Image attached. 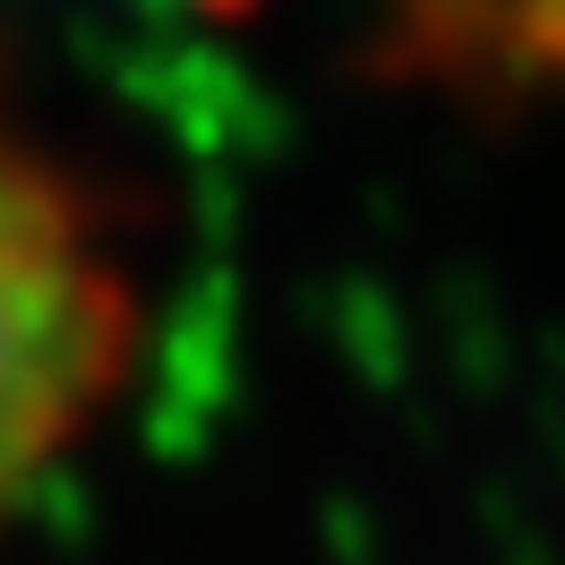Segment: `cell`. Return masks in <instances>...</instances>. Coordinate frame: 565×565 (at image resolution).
<instances>
[{
    "mask_svg": "<svg viewBox=\"0 0 565 565\" xmlns=\"http://www.w3.org/2000/svg\"><path fill=\"white\" fill-rule=\"evenodd\" d=\"M146 352V282L86 180L0 129V540L111 420Z\"/></svg>",
    "mask_w": 565,
    "mask_h": 565,
    "instance_id": "obj_1",
    "label": "cell"
}]
</instances>
